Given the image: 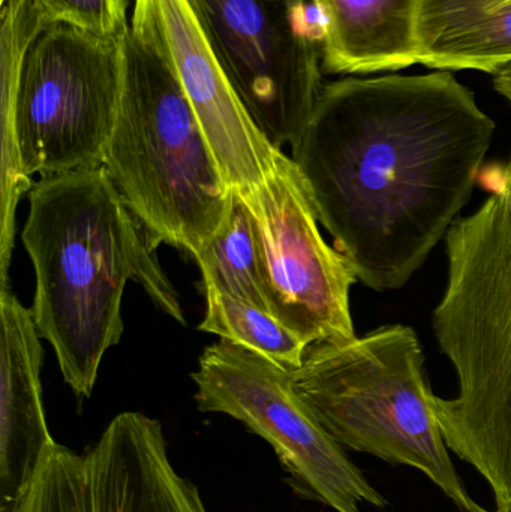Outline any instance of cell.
<instances>
[{
  "label": "cell",
  "mask_w": 511,
  "mask_h": 512,
  "mask_svg": "<svg viewBox=\"0 0 511 512\" xmlns=\"http://www.w3.org/2000/svg\"><path fill=\"white\" fill-rule=\"evenodd\" d=\"M495 128L452 71L347 77L324 84L291 159L357 280L393 291L471 200Z\"/></svg>",
  "instance_id": "cell-1"
},
{
  "label": "cell",
  "mask_w": 511,
  "mask_h": 512,
  "mask_svg": "<svg viewBox=\"0 0 511 512\" xmlns=\"http://www.w3.org/2000/svg\"><path fill=\"white\" fill-rule=\"evenodd\" d=\"M21 240L35 270L36 330L77 396L92 394L105 352L122 339L128 280L185 324L152 239L102 165L41 177Z\"/></svg>",
  "instance_id": "cell-2"
},
{
  "label": "cell",
  "mask_w": 511,
  "mask_h": 512,
  "mask_svg": "<svg viewBox=\"0 0 511 512\" xmlns=\"http://www.w3.org/2000/svg\"><path fill=\"white\" fill-rule=\"evenodd\" d=\"M447 285L432 316L458 396H432L444 441L511 512V156L497 188L446 236Z\"/></svg>",
  "instance_id": "cell-3"
},
{
  "label": "cell",
  "mask_w": 511,
  "mask_h": 512,
  "mask_svg": "<svg viewBox=\"0 0 511 512\" xmlns=\"http://www.w3.org/2000/svg\"><path fill=\"white\" fill-rule=\"evenodd\" d=\"M102 167L153 246L197 255L218 236L233 194L161 54L129 27L125 89Z\"/></svg>",
  "instance_id": "cell-4"
},
{
  "label": "cell",
  "mask_w": 511,
  "mask_h": 512,
  "mask_svg": "<svg viewBox=\"0 0 511 512\" xmlns=\"http://www.w3.org/2000/svg\"><path fill=\"white\" fill-rule=\"evenodd\" d=\"M291 379L342 448L419 469L462 511H483L450 459L414 328L383 325L353 339L311 345Z\"/></svg>",
  "instance_id": "cell-5"
},
{
  "label": "cell",
  "mask_w": 511,
  "mask_h": 512,
  "mask_svg": "<svg viewBox=\"0 0 511 512\" xmlns=\"http://www.w3.org/2000/svg\"><path fill=\"white\" fill-rule=\"evenodd\" d=\"M126 35L50 24L30 45L15 101L27 177L104 164L125 89Z\"/></svg>",
  "instance_id": "cell-6"
},
{
  "label": "cell",
  "mask_w": 511,
  "mask_h": 512,
  "mask_svg": "<svg viewBox=\"0 0 511 512\" xmlns=\"http://www.w3.org/2000/svg\"><path fill=\"white\" fill-rule=\"evenodd\" d=\"M192 379L198 409L228 415L263 438L300 498L336 512H362L363 504L386 507L384 496L297 394L291 370L221 339L204 349Z\"/></svg>",
  "instance_id": "cell-7"
},
{
  "label": "cell",
  "mask_w": 511,
  "mask_h": 512,
  "mask_svg": "<svg viewBox=\"0 0 511 512\" xmlns=\"http://www.w3.org/2000/svg\"><path fill=\"white\" fill-rule=\"evenodd\" d=\"M255 125L293 146L323 89L324 24L312 0H186Z\"/></svg>",
  "instance_id": "cell-8"
},
{
  "label": "cell",
  "mask_w": 511,
  "mask_h": 512,
  "mask_svg": "<svg viewBox=\"0 0 511 512\" xmlns=\"http://www.w3.org/2000/svg\"><path fill=\"white\" fill-rule=\"evenodd\" d=\"M239 195L251 213L270 313L306 346L357 336L350 291L359 280L321 236L293 159L279 150L263 182Z\"/></svg>",
  "instance_id": "cell-9"
},
{
  "label": "cell",
  "mask_w": 511,
  "mask_h": 512,
  "mask_svg": "<svg viewBox=\"0 0 511 512\" xmlns=\"http://www.w3.org/2000/svg\"><path fill=\"white\" fill-rule=\"evenodd\" d=\"M14 512L209 511L174 469L161 423L123 412L86 453L50 448Z\"/></svg>",
  "instance_id": "cell-10"
},
{
  "label": "cell",
  "mask_w": 511,
  "mask_h": 512,
  "mask_svg": "<svg viewBox=\"0 0 511 512\" xmlns=\"http://www.w3.org/2000/svg\"><path fill=\"white\" fill-rule=\"evenodd\" d=\"M173 69L231 191L263 182L279 149L255 125L186 0H135L129 24Z\"/></svg>",
  "instance_id": "cell-11"
},
{
  "label": "cell",
  "mask_w": 511,
  "mask_h": 512,
  "mask_svg": "<svg viewBox=\"0 0 511 512\" xmlns=\"http://www.w3.org/2000/svg\"><path fill=\"white\" fill-rule=\"evenodd\" d=\"M0 318V512H14L56 442L42 405L44 351L32 312L2 288Z\"/></svg>",
  "instance_id": "cell-12"
},
{
  "label": "cell",
  "mask_w": 511,
  "mask_h": 512,
  "mask_svg": "<svg viewBox=\"0 0 511 512\" xmlns=\"http://www.w3.org/2000/svg\"><path fill=\"white\" fill-rule=\"evenodd\" d=\"M329 74L399 71L419 63V0H312Z\"/></svg>",
  "instance_id": "cell-13"
},
{
  "label": "cell",
  "mask_w": 511,
  "mask_h": 512,
  "mask_svg": "<svg viewBox=\"0 0 511 512\" xmlns=\"http://www.w3.org/2000/svg\"><path fill=\"white\" fill-rule=\"evenodd\" d=\"M419 65L494 75L511 63V0H419Z\"/></svg>",
  "instance_id": "cell-14"
},
{
  "label": "cell",
  "mask_w": 511,
  "mask_h": 512,
  "mask_svg": "<svg viewBox=\"0 0 511 512\" xmlns=\"http://www.w3.org/2000/svg\"><path fill=\"white\" fill-rule=\"evenodd\" d=\"M0 29V71H2V228H0V288H8V270L14 248L15 210L18 201L33 188L21 165L15 125V101L18 81L23 71L27 51L39 33L48 27L47 21L32 0H3Z\"/></svg>",
  "instance_id": "cell-15"
},
{
  "label": "cell",
  "mask_w": 511,
  "mask_h": 512,
  "mask_svg": "<svg viewBox=\"0 0 511 512\" xmlns=\"http://www.w3.org/2000/svg\"><path fill=\"white\" fill-rule=\"evenodd\" d=\"M195 261L204 291L222 292L270 313L251 213L239 192L234 191L224 228Z\"/></svg>",
  "instance_id": "cell-16"
},
{
  "label": "cell",
  "mask_w": 511,
  "mask_h": 512,
  "mask_svg": "<svg viewBox=\"0 0 511 512\" xmlns=\"http://www.w3.org/2000/svg\"><path fill=\"white\" fill-rule=\"evenodd\" d=\"M206 294V315L198 330L216 334L294 370L309 346L266 310L216 291Z\"/></svg>",
  "instance_id": "cell-17"
},
{
  "label": "cell",
  "mask_w": 511,
  "mask_h": 512,
  "mask_svg": "<svg viewBox=\"0 0 511 512\" xmlns=\"http://www.w3.org/2000/svg\"><path fill=\"white\" fill-rule=\"evenodd\" d=\"M3 2V0H0ZM48 24H69L98 35H125L128 0H32Z\"/></svg>",
  "instance_id": "cell-18"
},
{
  "label": "cell",
  "mask_w": 511,
  "mask_h": 512,
  "mask_svg": "<svg viewBox=\"0 0 511 512\" xmlns=\"http://www.w3.org/2000/svg\"><path fill=\"white\" fill-rule=\"evenodd\" d=\"M494 86L497 92L503 95L511 105V63H507L495 72Z\"/></svg>",
  "instance_id": "cell-19"
},
{
  "label": "cell",
  "mask_w": 511,
  "mask_h": 512,
  "mask_svg": "<svg viewBox=\"0 0 511 512\" xmlns=\"http://www.w3.org/2000/svg\"><path fill=\"white\" fill-rule=\"evenodd\" d=\"M482 512H489V511L483 510ZM497 512H500V511H497Z\"/></svg>",
  "instance_id": "cell-20"
}]
</instances>
